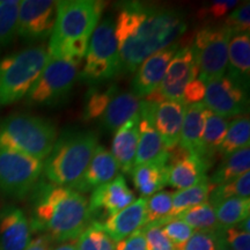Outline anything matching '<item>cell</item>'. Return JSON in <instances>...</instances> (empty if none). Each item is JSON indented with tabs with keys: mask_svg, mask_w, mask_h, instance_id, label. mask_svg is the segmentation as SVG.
Segmentation results:
<instances>
[{
	"mask_svg": "<svg viewBox=\"0 0 250 250\" xmlns=\"http://www.w3.org/2000/svg\"><path fill=\"white\" fill-rule=\"evenodd\" d=\"M169 176L168 184L177 190L195 187L208 179L210 166L199 156L191 154L177 145L168 151Z\"/></svg>",
	"mask_w": 250,
	"mask_h": 250,
	"instance_id": "cell-15",
	"label": "cell"
},
{
	"mask_svg": "<svg viewBox=\"0 0 250 250\" xmlns=\"http://www.w3.org/2000/svg\"><path fill=\"white\" fill-rule=\"evenodd\" d=\"M175 218L181 219L189 226H191L193 229L199 230V232L215 233L221 228L215 218L213 206L208 202L189 208Z\"/></svg>",
	"mask_w": 250,
	"mask_h": 250,
	"instance_id": "cell-33",
	"label": "cell"
},
{
	"mask_svg": "<svg viewBox=\"0 0 250 250\" xmlns=\"http://www.w3.org/2000/svg\"><path fill=\"white\" fill-rule=\"evenodd\" d=\"M78 250H115L116 242L103 230L100 223L93 221L76 240Z\"/></svg>",
	"mask_w": 250,
	"mask_h": 250,
	"instance_id": "cell-36",
	"label": "cell"
},
{
	"mask_svg": "<svg viewBox=\"0 0 250 250\" xmlns=\"http://www.w3.org/2000/svg\"><path fill=\"white\" fill-rule=\"evenodd\" d=\"M134 201V193L127 187L123 175L118 174L110 182L103 184L92 191L88 203L92 223L98 220L99 217H102L104 221Z\"/></svg>",
	"mask_w": 250,
	"mask_h": 250,
	"instance_id": "cell-14",
	"label": "cell"
},
{
	"mask_svg": "<svg viewBox=\"0 0 250 250\" xmlns=\"http://www.w3.org/2000/svg\"><path fill=\"white\" fill-rule=\"evenodd\" d=\"M250 120L248 115L234 118L228 124L226 134L218 149V154L224 158L245 147H250Z\"/></svg>",
	"mask_w": 250,
	"mask_h": 250,
	"instance_id": "cell-29",
	"label": "cell"
},
{
	"mask_svg": "<svg viewBox=\"0 0 250 250\" xmlns=\"http://www.w3.org/2000/svg\"><path fill=\"white\" fill-rule=\"evenodd\" d=\"M227 74L249 83L250 74V34L233 35L228 44Z\"/></svg>",
	"mask_w": 250,
	"mask_h": 250,
	"instance_id": "cell-27",
	"label": "cell"
},
{
	"mask_svg": "<svg viewBox=\"0 0 250 250\" xmlns=\"http://www.w3.org/2000/svg\"><path fill=\"white\" fill-rule=\"evenodd\" d=\"M58 133L51 121L29 114H14L0 121V147L44 161Z\"/></svg>",
	"mask_w": 250,
	"mask_h": 250,
	"instance_id": "cell-5",
	"label": "cell"
},
{
	"mask_svg": "<svg viewBox=\"0 0 250 250\" xmlns=\"http://www.w3.org/2000/svg\"><path fill=\"white\" fill-rule=\"evenodd\" d=\"M122 72L133 73L149 56L177 42L186 33V17L177 9L123 2L114 22Z\"/></svg>",
	"mask_w": 250,
	"mask_h": 250,
	"instance_id": "cell-1",
	"label": "cell"
},
{
	"mask_svg": "<svg viewBox=\"0 0 250 250\" xmlns=\"http://www.w3.org/2000/svg\"><path fill=\"white\" fill-rule=\"evenodd\" d=\"M173 210V192L159 191L147 198L145 225H162L170 220Z\"/></svg>",
	"mask_w": 250,
	"mask_h": 250,
	"instance_id": "cell-34",
	"label": "cell"
},
{
	"mask_svg": "<svg viewBox=\"0 0 250 250\" xmlns=\"http://www.w3.org/2000/svg\"><path fill=\"white\" fill-rule=\"evenodd\" d=\"M208 112V109H206L204 103L198 102L187 105L184 114L179 145L197 156L201 147L202 134Z\"/></svg>",
	"mask_w": 250,
	"mask_h": 250,
	"instance_id": "cell-24",
	"label": "cell"
},
{
	"mask_svg": "<svg viewBox=\"0 0 250 250\" xmlns=\"http://www.w3.org/2000/svg\"><path fill=\"white\" fill-rule=\"evenodd\" d=\"M50 250H78L77 246H76V241L74 242H65V243H61L55 248H51Z\"/></svg>",
	"mask_w": 250,
	"mask_h": 250,
	"instance_id": "cell-48",
	"label": "cell"
},
{
	"mask_svg": "<svg viewBox=\"0 0 250 250\" xmlns=\"http://www.w3.org/2000/svg\"><path fill=\"white\" fill-rule=\"evenodd\" d=\"M79 65L64 59L50 58L26 100L31 105L59 104L67 98L79 76Z\"/></svg>",
	"mask_w": 250,
	"mask_h": 250,
	"instance_id": "cell-9",
	"label": "cell"
},
{
	"mask_svg": "<svg viewBox=\"0 0 250 250\" xmlns=\"http://www.w3.org/2000/svg\"><path fill=\"white\" fill-rule=\"evenodd\" d=\"M115 250H148L143 230H137L129 237L117 242Z\"/></svg>",
	"mask_w": 250,
	"mask_h": 250,
	"instance_id": "cell-45",
	"label": "cell"
},
{
	"mask_svg": "<svg viewBox=\"0 0 250 250\" xmlns=\"http://www.w3.org/2000/svg\"><path fill=\"white\" fill-rule=\"evenodd\" d=\"M146 203L147 198L140 197L122 211L100 223V225L115 242H120L145 226Z\"/></svg>",
	"mask_w": 250,
	"mask_h": 250,
	"instance_id": "cell-20",
	"label": "cell"
},
{
	"mask_svg": "<svg viewBox=\"0 0 250 250\" xmlns=\"http://www.w3.org/2000/svg\"><path fill=\"white\" fill-rule=\"evenodd\" d=\"M142 101L131 92L117 93L101 116L102 126L110 132H116L125 122L138 114Z\"/></svg>",
	"mask_w": 250,
	"mask_h": 250,
	"instance_id": "cell-25",
	"label": "cell"
},
{
	"mask_svg": "<svg viewBox=\"0 0 250 250\" xmlns=\"http://www.w3.org/2000/svg\"><path fill=\"white\" fill-rule=\"evenodd\" d=\"M197 74L198 73L191 48H181L168 65L160 85L145 100L156 103L166 100L182 102L184 88L190 81L196 79Z\"/></svg>",
	"mask_w": 250,
	"mask_h": 250,
	"instance_id": "cell-12",
	"label": "cell"
},
{
	"mask_svg": "<svg viewBox=\"0 0 250 250\" xmlns=\"http://www.w3.org/2000/svg\"><path fill=\"white\" fill-rule=\"evenodd\" d=\"M230 37L232 33L223 23L206 26L197 33L190 48L196 62L197 78L205 85L226 74Z\"/></svg>",
	"mask_w": 250,
	"mask_h": 250,
	"instance_id": "cell-8",
	"label": "cell"
},
{
	"mask_svg": "<svg viewBox=\"0 0 250 250\" xmlns=\"http://www.w3.org/2000/svg\"><path fill=\"white\" fill-rule=\"evenodd\" d=\"M45 46H34L0 61V108L26 98L49 62Z\"/></svg>",
	"mask_w": 250,
	"mask_h": 250,
	"instance_id": "cell-6",
	"label": "cell"
},
{
	"mask_svg": "<svg viewBox=\"0 0 250 250\" xmlns=\"http://www.w3.org/2000/svg\"><path fill=\"white\" fill-rule=\"evenodd\" d=\"M51 241L52 240L48 235L41 234V235L36 236L35 239L31 240L26 250H50L51 249V247H50Z\"/></svg>",
	"mask_w": 250,
	"mask_h": 250,
	"instance_id": "cell-46",
	"label": "cell"
},
{
	"mask_svg": "<svg viewBox=\"0 0 250 250\" xmlns=\"http://www.w3.org/2000/svg\"><path fill=\"white\" fill-rule=\"evenodd\" d=\"M98 146L99 138L93 131L64 132L43 162L45 179L56 186L71 187L85 173Z\"/></svg>",
	"mask_w": 250,
	"mask_h": 250,
	"instance_id": "cell-3",
	"label": "cell"
},
{
	"mask_svg": "<svg viewBox=\"0 0 250 250\" xmlns=\"http://www.w3.org/2000/svg\"><path fill=\"white\" fill-rule=\"evenodd\" d=\"M118 173H120V166L114 156L108 149L99 145L94 152L89 165L87 166L85 173L81 175L76 183L68 188L83 195L110 182L117 176Z\"/></svg>",
	"mask_w": 250,
	"mask_h": 250,
	"instance_id": "cell-19",
	"label": "cell"
},
{
	"mask_svg": "<svg viewBox=\"0 0 250 250\" xmlns=\"http://www.w3.org/2000/svg\"><path fill=\"white\" fill-rule=\"evenodd\" d=\"M205 83L196 78L188 83L182 94V102L186 105L202 102L205 96Z\"/></svg>",
	"mask_w": 250,
	"mask_h": 250,
	"instance_id": "cell-44",
	"label": "cell"
},
{
	"mask_svg": "<svg viewBox=\"0 0 250 250\" xmlns=\"http://www.w3.org/2000/svg\"><path fill=\"white\" fill-rule=\"evenodd\" d=\"M203 103L211 112L226 118L245 116L249 110V83L229 74L205 85Z\"/></svg>",
	"mask_w": 250,
	"mask_h": 250,
	"instance_id": "cell-11",
	"label": "cell"
},
{
	"mask_svg": "<svg viewBox=\"0 0 250 250\" xmlns=\"http://www.w3.org/2000/svg\"><path fill=\"white\" fill-rule=\"evenodd\" d=\"M56 5V22L46 48L50 58L71 44H89L105 7V2L99 0H62Z\"/></svg>",
	"mask_w": 250,
	"mask_h": 250,
	"instance_id": "cell-4",
	"label": "cell"
},
{
	"mask_svg": "<svg viewBox=\"0 0 250 250\" xmlns=\"http://www.w3.org/2000/svg\"><path fill=\"white\" fill-rule=\"evenodd\" d=\"M19 5V0H0V48L9 44L17 35Z\"/></svg>",
	"mask_w": 250,
	"mask_h": 250,
	"instance_id": "cell-37",
	"label": "cell"
},
{
	"mask_svg": "<svg viewBox=\"0 0 250 250\" xmlns=\"http://www.w3.org/2000/svg\"><path fill=\"white\" fill-rule=\"evenodd\" d=\"M118 87L114 83L104 88L99 86H94L88 89L86 94L85 108H83V120L94 121L96 118H101L103 112L109 105V103L115 95H117Z\"/></svg>",
	"mask_w": 250,
	"mask_h": 250,
	"instance_id": "cell-32",
	"label": "cell"
},
{
	"mask_svg": "<svg viewBox=\"0 0 250 250\" xmlns=\"http://www.w3.org/2000/svg\"><path fill=\"white\" fill-rule=\"evenodd\" d=\"M131 175L136 189L142 197L148 198L154 193L162 191V189L168 186V158L136 166L131 171Z\"/></svg>",
	"mask_w": 250,
	"mask_h": 250,
	"instance_id": "cell-23",
	"label": "cell"
},
{
	"mask_svg": "<svg viewBox=\"0 0 250 250\" xmlns=\"http://www.w3.org/2000/svg\"><path fill=\"white\" fill-rule=\"evenodd\" d=\"M179 49L180 43L175 42L144 61L136 70V74L131 83V93L142 100L151 95L161 83L168 65Z\"/></svg>",
	"mask_w": 250,
	"mask_h": 250,
	"instance_id": "cell-16",
	"label": "cell"
},
{
	"mask_svg": "<svg viewBox=\"0 0 250 250\" xmlns=\"http://www.w3.org/2000/svg\"><path fill=\"white\" fill-rule=\"evenodd\" d=\"M120 73L123 72L114 21L110 18L103 19L90 36L85 65L78 79L90 85H100Z\"/></svg>",
	"mask_w": 250,
	"mask_h": 250,
	"instance_id": "cell-7",
	"label": "cell"
},
{
	"mask_svg": "<svg viewBox=\"0 0 250 250\" xmlns=\"http://www.w3.org/2000/svg\"><path fill=\"white\" fill-rule=\"evenodd\" d=\"M161 227L166 236L180 249L186 245V242L195 233V229L191 226H189L183 220L177 218L170 219L169 221L162 225Z\"/></svg>",
	"mask_w": 250,
	"mask_h": 250,
	"instance_id": "cell-38",
	"label": "cell"
},
{
	"mask_svg": "<svg viewBox=\"0 0 250 250\" xmlns=\"http://www.w3.org/2000/svg\"><path fill=\"white\" fill-rule=\"evenodd\" d=\"M214 237H215L214 250H230L229 247L227 246V243L225 242L224 240L223 228H220V229H218L217 232L214 233Z\"/></svg>",
	"mask_w": 250,
	"mask_h": 250,
	"instance_id": "cell-47",
	"label": "cell"
},
{
	"mask_svg": "<svg viewBox=\"0 0 250 250\" xmlns=\"http://www.w3.org/2000/svg\"><path fill=\"white\" fill-rule=\"evenodd\" d=\"M250 195V173L243 174L236 179L217 186L210 193V204L213 206L217 203L228 198H249Z\"/></svg>",
	"mask_w": 250,
	"mask_h": 250,
	"instance_id": "cell-35",
	"label": "cell"
},
{
	"mask_svg": "<svg viewBox=\"0 0 250 250\" xmlns=\"http://www.w3.org/2000/svg\"><path fill=\"white\" fill-rule=\"evenodd\" d=\"M186 108L187 105L181 101L166 100L156 103L154 126L167 151L179 145Z\"/></svg>",
	"mask_w": 250,
	"mask_h": 250,
	"instance_id": "cell-21",
	"label": "cell"
},
{
	"mask_svg": "<svg viewBox=\"0 0 250 250\" xmlns=\"http://www.w3.org/2000/svg\"><path fill=\"white\" fill-rule=\"evenodd\" d=\"M33 217L30 227L42 232L52 241H76L92 224L88 201L68 187L56 186L42 181L33 189Z\"/></svg>",
	"mask_w": 250,
	"mask_h": 250,
	"instance_id": "cell-2",
	"label": "cell"
},
{
	"mask_svg": "<svg viewBox=\"0 0 250 250\" xmlns=\"http://www.w3.org/2000/svg\"><path fill=\"white\" fill-rule=\"evenodd\" d=\"M228 124L229 122L226 118L215 115L210 110L206 115L198 156L210 167L213 165L214 158L218 154V149L225 138Z\"/></svg>",
	"mask_w": 250,
	"mask_h": 250,
	"instance_id": "cell-26",
	"label": "cell"
},
{
	"mask_svg": "<svg viewBox=\"0 0 250 250\" xmlns=\"http://www.w3.org/2000/svg\"><path fill=\"white\" fill-rule=\"evenodd\" d=\"M237 1L235 0H219V1L210 2L199 11V18L205 20H220L221 18L226 17L230 9L236 7Z\"/></svg>",
	"mask_w": 250,
	"mask_h": 250,
	"instance_id": "cell-41",
	"label": "cell"
},
{
	"mask_svg": "<svg viewBox=\"0 0 250 250\" xmlns=\"http://www.w3.org/2000/svg\"><path fill=\"white\" fill-rule=\"evenodd\" d=\"M223 236L230 250H250V233L237 226L223 228Z\"/></svg>",
	"mask_w": 250,
	"mask_h": 250,
	"instance_id": "cell-42",
	"label": "cell"
},
{
	"mask_svg": "<svg viewBox=\"0 0 250 250\" xmlns=\"http://www.w3.org/2000/svg\"><path fill=\"white\" fill-rule=\"evenodd\" d=\"M31 232L29 220L21 208L8 205L0 211V250H26Z\"/></svg>",
	"mask_w": 250,
	"mask_h": 250,
	"instance_id": "cell-18",
	"label": "cell"
},
{
	"mask_svg": "<svg viewBox=\"0 0 250 250\" xmlns=\"http://www.w3.org/2000/svg\"><path fill=\"white\" fill-rule=\"evenodd\" d=\"M155 107L156 102L146 101V100H143L140 104L139 140L134 167L168 158V151L166 149L154 126Z\"/></svg>",
	"mask_w": 250,
	"mask_h": 250,
	"instance_id": "cell-17",
	"label": "cell"
},
{
	"mask_svg": "<svg viewBox=\"0 0 250 250\" xmlns=\"http://www.w3.org/2000/svg\"><path fill=\"white\" fill-rule=\"evenodd\" d=\"M223 24L229 29L233 35L242 33H249L250 30V2H243L241 6L234 9L225 19Z\"/></svg>",
	"mask_w": 250,
	"mask_h": 250,
	"instance_id": "cell-39",
	"label": "cell"
},
{
	"mask_svg": "<svg viewBox=\"0 0 250 250\" xmlns=\"http://www.w3.org/2000/svg\"><path fill=\"white\" fill-rule=\"evenodd\" d=\"M139 112L126 121L115 132L111 144V154L117 161L120 169L125 174H131L134 168L137 148L139 140Z\"/></svg>",
	"mask_w": 250,
	"mask_h": 250,
	"instance_id": "cell-22",
	"label": "cell"
},
{
	"mask_svg": "<svg viewBox=\"0 0 250 250\" xmlns=\"http://www.w3.org/2000/svg\"><path fill=\"white\" fill-rule=\"evenodd\" d=\"M250 168V147H245L224 158L213 175L208 177V182L213 189L217 186L236 179L248 173Z\"/></svg>",
	"mask_w": 250,
	"mask_h": 250,
	"instance_id": "cell-28",
	"label": "cell"
},
{
	"mask_svg": "<svg viewBox=\"0 0 250 250\" xmlns=\"http://www.w3.org/2000/svg\"><path fill=\"white\" fill-rule=\"evenodd\" d=\"M57 5L52 0H22L19 5L17 35L29 42L48 39L54 30Z\"/></svg>",
	"mask_w": 250,
	"mask_h": 250,
	"instance_id": "cell-13",
	"label": "cell"
},
{
	"mask_svg": "<svg viewBox=\"0 0 250 250\" xmlns=\"http://www.w3.org/2000/svg\"><path fill=\"white\" fill-rule=\"evenodd\" d=\"M214 233L195 230L192 236L186 242L181 250H214Z\"/></svg>",
	"mask_w": 250,
	"mask_h": 250,
	"instance_id": "cell-43",
	"label": "cell"
},
{
	"mask_svg": "<svg viewBox=\"0 0 250 250\" xmlns=\"http://www.w3.org/2000/svg\"><path fill=\"white\" fill-rule=\"evenodd\" d=\"M214 214L221 228L233 227L242 223L250 213L249 198H228L213 205Z\"/></svg>",
	"mask_w": 250,
	"mask_h": 250,
	"instance_id": "cell-30",
	"label": "cell"
},
{
	"mask_svg": "<svg viewBox=\"0 0 250 250\" xmlns=\"http://www.w3.org/2000/svg\"><path fill=\"white\" fill-rule=\"evenodd\" d=\"M43 162L22 153L0 147V190L14 198H23L39 183Z\"/></svg>",
	"mask_w": 250,
	"mask_h": 250,
	"instance_id": "cell-10",
	"label": "cell"
},
{
	"mask_svg": "<svg viewBox=\"0 0 250 250\" xmlns=\"http://www.w3.org/2000/svg\"><path fill=\"white\" fill-rule=\"evenodd\" d=\"M212 190H213V187L211 186L208 179L195 187L173 192V210H171L170 219L177 217L189 208L208 202V197Z\"/></svg>",
	"mask_w": 250,
	"mask_h": 250,
	"instance_id": "cell-31",
	"label": "cell"
},
{
	"mask_svg": "<svg viewBox=\"0 0 250 250\" xmlns=\"http://www.w3.org/2000/svg\"><path fill=\"white\" fill-rule=\"evenodd\" d=\"M142 230L148 250H181L166 236L160 225H145Z\"/></svg>",
	"mask_w": 250,
	"mask_h": 250,
	"instance_id": "cell-40",
	"label": "cell"
}]
</instances>
